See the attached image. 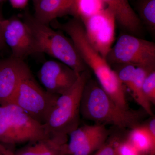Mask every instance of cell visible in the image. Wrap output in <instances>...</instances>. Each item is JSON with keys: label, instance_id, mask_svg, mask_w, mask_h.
Listing matches in <instances>:
<instances>
[{"label": "cell", "instance_id": "cell-8", "mask_svg": "<svg viewBox=\"0 0 155 155\" xmlns=\"http://www.w3.org/2000/svg\"><path fill=\"white\" fill-rule=\"evenodd\" d=\"M81 22L89 41L106 59L115 40L116 20L113 11L107 7Z\"/></svg>", "mask_w": 155, "mask_h": 155}, {"label": "cell", "instance_id": "cell-7", "mask_svg": "<svg viewBox=\"0 0 155 155\" xmlns=\"http://www.w3.org/2000/svg\"><path fill=\"white\" fill-rule=\"evenodd\" d=\"M108 63L155 70V44L132 35L119 37L106 58Z\"/></svg>", "mask_w": 155, "mask_h": 155}, {"label": "cell", "instance_id": "cell-5", "mask_svg": "<svg viewBox=\"0 0 155 155\" xmlns=\"http://www.w3.org/2000/svg\"><path fill=\"white\" fill-rule=\"evenodd\" d=\"M43 125L14 104L0 106V143L35 142L49 136Z\"/></svg>", "mask_w": 155, "mask_h": 155}, {"label": "cell", "instance_id": "cell-4", "mask_svg": "<svg viewBox=\"0 0 155 155\" xmlns=\"http://www.w3.org/2000/svg\"><path fill=\"white\" fill-rule=\"evenodd\" d=\"M23 21L34 37L38 54H47L79 74L88 69L72 41L62 34L39 22L28 13L24 14Z\"/></svg>", "mask_w": 155, "mask_h": 155}, {"label": "cell", "instance_id": "cell-6", "mask_svg": "<svg viewBox=\"0 0 155 155\" xmlns=\"http://www.w3.org/2000/svg\"><path fill=\"white\" fill-rule=\"evenodd\" d=\"M59 96L50 94L43 88L27 66L22 73L11 104L18 106L43 125Z\"/></svg>", "mask_w": 155, "mask_h": 155}, {"label": "cell", "instance_id": "cell-18", "mask_svg": "<svg viewBox=\"0 0 155 155\" xmlns=\"http://www.w3.org/2000/svg\"><path fill=\"white\" fill-rule=\"evenodd\" d=\"M110 136L106 125L101 124L96 132L84 143L72 155H91L102 146Z\"/></svg>", "mask_w": 155, "mask_h": 155}, {"label": "cell", "instance_id": "cell-9", "mask_svg": "<svg viewBox=\"0 0 155 155\" xmlns=\"http://www.w3.org/2000/svg\"><path fill=\"white\" fill-rule=\"evenodd\" d=\"M3 34L6 45L11 49V57L24 61L28 56L38 54L34 37L24 21L16 17L5 19Z\"/></svg>", "mask_w": 155, "mask_h": 155}, {"label": "cell", "instance_id": "cell-10", "mask_svg": "<svg viewBox=\"0 0 155 155\" xmlns=\"http://www.w3.org/2000/svg\"><path fill=\"white\" fill-rule=\"evenodd\" d=\"M80 74L60 61H48L42 65L38 76L47 91L60 95L73 86Z\"/></svg>", "mask_w": 155, "mask_h": 155}, {"label": "cell", "instance_id": "cell-3", "mask_svg": "<svg viewBox=\"0 0 155 155\" xmlns=\"http://www.w3.org/2000/svg\"><path fill=\"white\" fill-rule=\"evenodd\" d=\"M91 77L89 69L81 72L73 86L58 97L43 125L48 135L68 136L79 127L82 92Z\"/></svg>", "mask_w": 155, "mask_h": 155}, {"label": "cell", "instance_id": "cell-24", "mask_svg": "<svg viewBox=\"0 0 155 155\" xmlns=\"http://www.w3.org/2000/svg\"><path fill=\"white\" fill-rule=\"evenodd\" d=\"M9 1L14 8L22 9L25 8L27 6L28 0H9Z\"/></svg>", "mask_w": 155, "mask_h": 155}, {"label": "cell", "instance_id": "cell-17", "mask_svg": "<svg viewBox=\"0 0 155 155\" xmlns=\"http://www.w3.org/2000/svg\"><path fill=\"white\" fill-rule=\"evenodd\" d=\"M102 0H74L69 14L81 22L105 8Z\"/></svg>", "mask_w": 155, "mask_h": 155}, {"label": "cell", "instance_id": "cell-16", "mask_svg": "<svg viewBox=\"0 0 155 155\" xmlns=\"http://www.w3.org/2000/svg\"><path fill=\"white\" fill-rule=\"evenodd\" d=\"M67 14H69V9L59 0H40L35 4L34 17L46 25Z\"/></svg>", "mask_w": 155, "mask_h": 155}, {"label": "cell", "instance_id": "cell-1", "mask_svg": "<svg viewBox=\"0 0 155 155\" xmlns=\"http://www.w3.org/2000/svg\"><path fill=\"white\" fill-rule=\"evenodd\" d=\"M58 28L70 37L72 43L84 64L94 73L98 83L116 104L123 108L128 107L124 86L106 59L93 47L87 38L82 22L73 18Z\"/></svg>", "mask_w": 155, "mask_h": 155}, {"label": "cell", "instance_id": "cell-23", "mask_svg": "<svg viewBox=\"0 0 155 155\" xmlns=\"http://www.w3.org/2000/svg\"><path fill=\"white\" fill-rule=\"evenodd\" d=\"M5 19L0 8V55L7 46L4 40L3 34V23Z\"/></svg>", "mask_w": 155, "mask_h": 155}, {"label": "cell", "instance_id": "cell-26", "mask_svg": "<svg viewBox=\"0 0 155 155\" xmlns=\"http://www.w3.org/2000/svg\"><path fill=\"white\" fill-rule=\"evenodd\" d=\"M5 147L4 144L0 143V155H3Z\"/></svg>", "mask_w": 155, "mask_h": 155}, {"label": "cell", "instance_id": "cell-13", "mask_svg": "<svg viewBox=\"0 0 155 155\" xmlns=\"http://www.w3.org/2000/svg\"><path fill=\"white\" fill-rule=\"evenodd\" d=\"M113 11L116 22L123 29L135 36H140L142 31L141 22L131 8L128 0H102Z\"/></svg>", "mask_w": 155, "mask_h": 155}, {"label": "cell", "instance_id": "cell-11", "mask_svg": "<svg viewBox=\"0 0 155 155\" xmlns=\"http://www.w3.org/2000/svg\"><path fill=\"white\" fill-rule=\"evenodd\" d=\"M27 66L24 61L12 57L0 60V106L11 104Z\"/></svg>", "mask_w": 155, "mask_h": 155}, {"label": "cell", "instance_id": "cell-25", "mask_svg": "<svg viewBox=\"0 0 155 155\" xmlns=\"http://www.w3.org/2000/svg\"><path fill=\"white\" fill-rule=\"evenodd\" d=\"M61 2L63 3V4L66 6V7L69 9V11H70V8L72 6V3H73L74 0H59Z\"/></svg>", "mask_w": 155, "mask_h": 155}, {"label": "cell", "instance_id": "cell-19", "mask_svg": "<svg viewBox=\"0 0 155 155\" xmlns=\"http://www.w3.org/2000/svg\"><path fill=\"white\" fill-rule=\"evenodd\" d=\"M137 11L140 21L141 20L152 32H155V0H140Z\"/></svg>", "mask_w": 155, "mask_h": 155}, {"label": "cell", "instance_id": "cell-14", "mask_svg": "<svg viewBox=\"0 0 155 155\" xmlns=\"http://www.w3.org/2000/svg\"><path fill=\"white\" fill-rule=\"evenodd\" d=\"M68 136L50 135L30 143L15 153L16 155H67Z\"/></svg>", "mask_w": 155, "mask_h": 155}, {"label": "cell", "instance_id": "cell-21", "mask_svg": "<svg viewBox=\"0 0 155 155\" xmlns=\"http://www.w3.org/2000/svg\"><path fill=\"white\" fill-rule=\"evenodd\" d=\"M122 139L119 136H110L104 144L91 155H117V147Z\"/></svg>", "mask_w": 155, "mask_h": 155}, {"label": "cell", "instance_id": "cell-15", "mask_svg": "<svg viewBox=\"0 0 155 155\" xmlns=\"http://www.w3.org/2000/svg\"><path fill=\"white\" fill-rule=\"evenodd\" d=\"M126 139L142 155H155V119L153 117L147 125H139L131 128Z\"/></svg>", "mask_w": 155, "mask_h": 155}, {"label": "cell", "instance_id": "cell-20", "mask_svg": "<svg viewBox=\"0 0 155 155\" xmlns=\"http://www.w3.org/2000/svg\"><path fill=\"white\" fill-rule=\"evenodd\" d=\"M145 97L151 104H155V70L147 74L143 84Z\"/></svg>", "mask_w": 155, "mask_h": 155}, {"label": "cell", "instance_id": "cell-28", "mask_svg": "<svg viewBox=\"0 0 155 155\" xmlns=\"http://www.w3.org/2000/svg\"><path fill=\"white\" fill-rule=\"evenodd\" d=\"M4 0H0V2H3V1H4Z\"/></svg>", "mask_w": 155, "mask_h": 155}, {"label": "cell", "instance_id": "cell-2", "mask_svg": "<svg viewBox=\"0 0 155 155\" xmlns=\"http://www.w3.org/2000/svg\"><path fill=\"white\" fill-rule=\"evenodd\" d=\"M80 115L95 124L114 125L119 128H132L140 125V113L123 109L91 77L84 88L80 104Z\"/></svg>", "mask_w": 155, "mask_h": 155}, {"label": "cell", "instance_id": "cell-12", "mask_svg": "<svg viewBox=\"0 0 155 155\" xmlns=\"http://www.w3.org/2000/svg\"><path fill=\"white\" fill-rule=\"evenodd\" d=\"M118 65L121 66L115 71L119 80L124 86L127 87L130 90L134 99L141 106L146 113L150 116H153L151 104L145 97L143 91V81L150 71L132 65Z\"/></svg>", "mask_w": 155, "mask_h": 155}, {"label": "cell", "instance_id": "cell-27", "mask_svg": "<svg viewBox=\"0 0 155 155\" xmlns=\"http://www.w3.org/2000/svg\"><path fill=\"white\" fill-rule=\"evenodd\" d=\"M39 1L40 0H33L34 3V5L35 4H36V3L37 2H38V1Z\"/></svg>", "mask_w": 155, "mask_h": 155}, {"label": "cell", "instance_id": "cell-22", "mask_svg": "<svg viewBox=\"0 0 155 155\" xmlns=\"http://www.w3.org/2000/svg\"><path fill=\"white\" fill-rule=\"evenodd\" d=\"M117 155H142L138 150L126 139L119 142L117 149Z\"/></svg>", "mask_w": 155, "mask_h": 155}]
</instances>
